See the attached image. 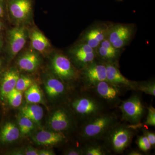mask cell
<instances>
[{"label": "cell", "mask_w": 155, "mask_h": 155, "mask_svg": "<svg viewBox=\"0 0 155 155\" xmlns=\"http://www.w3.org/2000/svg\"><path fill=\"white\" fill-rule=\"evenodd\" d=\"M32 84L33 81L30 78L22 75L19 76L18 78L15 88L17 90L22 92L26 91Z\"/></svg>", "instance_id": "28"}, {"label": "cell", "mask_w": 155, "mask_h": 155, "mask_svg": "<svg viewBox=\"0 0 155 155\" xmlns=\"http://www.w3.org/2000/svg\"><path fill=\"white\" fill-rule=\"evenodd\" d=\"M118 122L116 115L105 112L84 123L81 137L87 142L102 140L108 130Z\"/></svg>", "instance_id": "2"}, {"label": "cell", "mask_w": 155, "mask_h": 155, "mask_svg": "<svg viewBox=\"0 0 155 155\" xmlns=\"http://www.w3.org/2000/svg\"><path fill=\"white\" fill-rule=\"evenodd\" d=\"M29 35L25 25H16L7 33V50L9 56L14 58L23 48Z\"/></svg>", "instance_id": "12"}, {"label": "cell", "mask_w": 155, "mask_h": 155, "mask_svg": "<svg viewBox=\"0 0 155 155\" xmlns=\"http://www.w3.org/2000/svg\"><path fill=\"white\" fill-rule=\"evenodd\" d=\"M66 140L64 133L54 130H41L38 132L33 137V141L38 145H54L64 142Z\"/></svg>", "instance_id": "16"}, {"label": "cell", "mask_w": 155, "mask_h": 155, "mask_svg": "<svg viewBox=\"0 0 155 155\" xmlns=\"http://www.w3.org/2000/svg\"><path fill=\"white\" fill-rule=\"evenodd\" d=\"M136 133V129L131 125L118 122L108 130L102 140L110 153L119 154L129 146Z\"/></svg>", "instance_id": "1"}, {"label": "cell", "mask_w": 155, "mask_h": 155, "mask_svg": "<svg viewBox=\"0 0 155 155\" xmlns=\"http://www.w3.org/2000/svg\"><path fill=\"white\" fill-rule=\"evenodd\" d=\"M81 71L86 89H92L99 82L107 80L105 63L98 58Z\"/></svg>", "instance_id": "10"}, {"label": "cell", "mask_w": 155, "mask_h": 155, "mask_svg": "<svg viewBox=\"0 0 155 155\" xmlns=\"http://www.w3.org/2000/svg\"><path fill=\"white\" fill-rule=\"evenodd\" d=\"M3 40L2 36L0 34V51L2 49V48L3 47Z\"/></svg>", "instance_id": "37"}, {"label": "cell", "mask_w": 155, "mask_h": 155, "mask_svg": "<svg viewBox=\"0 0 155 155\" xmlns=\"http://www.w3.org/2000/svg\"><path fill=\"white\" fill-rule=\"evenodd\" d=\"M39 150L31 147H28L25 150L24 154L26 155H39Z\"/></svg>", "instance_id": "34"}, {"label": "cell", "mask_w": 155, "mask_h": 155, "mask_svg": "<svg viewBox=\"0 0 155 155\" xmlns=\"http://www.w3.org/2000/svg\"><path fill=\"white\" fill-rule=\"evenodd\" d=\"M1 61H0V67H1Z\"/></svg>", "instance_id": "39"}, {"label": "cell", "mask_w": 155, "mask_h": 155, "mask_svg": "<svg viewBox=\"0 0 155 155\" xmlns=\"http://www.w3.org/2000/svg\"><path fill=\"white\" fill-rule=\"evenodd\" d=\"M148 114L146 121L144 125L146 127L154 126L155 125V109L153 106H150L147 108Z\"/></svg>", "instance_id": "30"}, {"label": "cell", "mask_w": 155, "mask_h": 155, "mask_svg": "<svg viewBox=\"0 0 155 155\" xmlns=\"http://www.w3.org/2000/svg\"><path fill=\"white\" fill-rule=\"evenodd\" d=\"M23 116L27 117L33 122L40 123L43 117L44 111L41 106L37 104L25 106L21 109Z\"/></svg>", "instance_id": "22"}, {"label": "cell", "mask_w": 155, "mask_h": 155, "mask_svg": "<svg viewBox=\"0 0 155 155\" xmlns=\"http://www.w3.org/2000/svg\"><path fill=\"white\" fill-rule=\"evenodd\" d=\"M6 97L8 98L10 104L14 107H19L22 102V92L17 90L16 88L9 93Z\"/></svg>", "instance_id": "27"}, {"label": "cell", "mask_w": 155, "mask_h": 155, "mask_svg": "<svg viewBox=\"0 0 155 155\" xmlns=\"http://www.w3.org/2000/svg\"><path fill=\"white\" fill-rule=\"evenodd\" d=\"M143 154L137 150H131L127 155H143Z\"/></svg>", "instance_id": "36"}, {"label": "cell", "mask_w": 155, "mask_h": 155, "mask_svg": "<svg viewBox=\"0 0 155 155\" xmlns=\"http://www.w3.org/2000/svg\"><path fill=\"white\" fill-rule=\"evenodd\" d=\"M136 91L144 93L145 94L155 96V82L153 80L137 82Z\"/></svg>", "instance_id": "25"}, {"label": "cell", "mask_w": 155, "mask_h": 155, "mask_svg": "<svg viewBox=\"0 0 155 155\" xmlns=\"http://www.w3.org/2000/svg\"><path fill=\"white\" fill-rule=\"evenodd\" d=\"M105 63L107 81L122 88L136 91L137 81L125 77L119 69V66L111 63Z\"/></svg>", "instance_id": "13"}, {"label": "cell", "mask_w": 155, "mask_h": 155, "mask_svg": "<svg viewBox=\"0 0 155 155\" xmlns=\"http://www.w3.org/2000/svg\"><path fill=\"white\" fill-rule=\"evenodd\" d=\"M136 30L133 23H112L107 39L117 48L123 49L129 44Z\"/></svg>", "instance_id": "6"}, {"label": "cell", "mask_w": 155, "mask_h": 155, "mask_svg": "<svg viewBox=\"0 0 155 155\" xmlns=\"http://www.w3.org/2000/svg\"><path fill=\"white\" fill-rule=\"evenodd\" d=\"M69 54L70 59L80 70L97 59L96 50L82 42L72 47Z\"/></svg>", "instance_id": "11"}, {"label": "cell", "mask_w": 155, "mask_h": 155, "mask_svg": "<svg viewBox=\"0 0 155 155\" xmlns=\"http://www.w3.org/2000/svg\"><path fill=\"white\" fill-rule=\"evenodd\" d=\"M137 144L140 149L143 152H147L152 148L147 138L144 135L138 137Z\"/></svg>", "instance_id": "29"}, {"label": "cell", "mask_w": 155, "mask_h": 155, "mask_svg": "<svg viewBox=\"0 0 155 155\" xmlns=\"http://www.w3.org/2000/svg\"><path fill=\"white\" fill-rule=\"evenodd\" d=\"M19 125L20 132L23 135L28 134L34 128L33 122L22 115L19 118Z\"/></svg>", "instance_id": "26"}, {"label": "cell", "mask_w": 155, "mask_h": 155, "mask_svg": "<svg viewBox=\"0 0 155 155\" xmlns=\"http://www.w3.org/2000/svg\"><path fill=\"white\" fill-rule=\"evenodd\" d=\"M7 11L16 25L29 24L33 17V0H6Z\"/></svg>", "instance_id": "5"}, {"label": "cell", "mask_w": 155, "mask_h": 155, "mask_svg": "<svg viewBox=\"0 0 155 155\" xmlns=\"http://www.w3.org/2000/svg\"><path fill=\"white\" fill-rule=\"evenodd\" d=\"M28 32L31 45L33 49L38 52L43 53L51 48V44L48 39L37 28H32Z\"/></svg>", "instance_id": "18"}, {"label": "cell", "mask_w": 155, "mask_h": 155, "mask_svg": "<svg viewBox=\"0 0 155 155\" xmlns=\"http://www.w3.org/2000/svg\"><path fill=\"white\" fill-rule=\"evenodd\" d=\"M40 61L38 54L31 50L27 51L20 56L17 64L21 70L26 72H33L39 67Z\"/></svg>", "instance_id": "17"}, {"label": "cell", "mask_w": 155, "mask_h": 155, "mask_svg": "<svg viewBox=\"0 0 155 155\" xmlns=\"http://www.w3.org/2000/svg\"><path fill=\"white\" fill-rule=\"evenodd\" d=\"M87 93L75 98L70 103L72 110L84 122L105 112L107 105L94 93Z\"/></svg>", "instance_id": "3"}, {"label": "cell", "mask_w": 155, "mask_h": 155, "mask_svg": "<svg viewBox=\"0 0 155 155\" xmlns=\"http://www.w3.org/2000/svg\"><path fill=\"white\" fill-rule=\"evenodd\" d=\"M82 149L84 155H107L110 153L104 144L97 143L96 141L87 142Z\"/></svg>", "instance_id": "23"}, {"label": "cell", "mask_w": 155, "mask_h": 155, "mask_svg": "<svg viewBox=\"0 0 155 155\" xmlns=\"http://www.w3.org/2000/svg\"><path fill=\"white\" fill-rule=\"evenodd\" d=\"M118 107L122 113V121L128 122L135 129L141 127L145 108L138 94H133L129 98L121 102Z\"/></svg>", "instance_id": "4"}, {"label": "cell", "mask_w": 155, "mask_h": 155, "mask_svg": "<svg viewBox=\"0 0 155 155\" xmlns=\"http://www.w3.org/2000/svg\"><path fill=\"white\" fill-rule=\"evenodd\" d=\"M19 77V72L15 69H10L5 73L2 81L0 91L2 97H6L9 93L15 88Z\"/></svg>", "instance_id": "19"}, {"label": "cell", "mask_w": 155, "mask_h": 155, "mask_svg": "<svg viewBox=\"0 0 155 155\" xmlns=\"http://www.w3.org/2000/svg\"><path fill=\"white\" fill-rule=\"evenodd\" d=\"M45 87L49 96L53 99L61 97L66 92L64 82L54 77L50 78L47 80Z\"/></svg>", "instance_id": "20"}, {"label": "cell", "mask_w": 155, "mask_h": 155, "mask_svg": "<svg viewBox=\"0 0 155 155\" xmlns=\"http://www.w3.org/2000/svg\"><path fill=\"white\" fill-rule=\"evenodd\" d=\"M118 1H122V0H118Z\"/></svg>", "instance_id": "40"}, {"label": "cell", "mask_w": 155, "mask_h": 155, "mask_svg": "<svg viewBox=\"0 0 155 155\" xmlns=\"http://www.w3.org/2000/svg\"><path fill=\"white\" fill-rule=\"evenodd\" d=\"M72 116L69 112L64 108L56 110L50 118V127L54 131L62 132L70 129L72 127Z\"/></svg>", "instance_id": "15"}, {"label": "cell", "mask_w": 155, "mask_h": 155, "mask_svg": "<svg viewBox=\"0 0 155 155\" xmlns=\"http://www.w3.org/2000/svg\"><path fill=\"white\" fill-rule=\"evenodd\" d=\"M19 130L14 123L8 122L5 124L0 131V140L3 143L15 141L19 136Z\"/></svg>", "instance_id": "21"}, {"label": "cell", "mask_w": 155, "mask_h": 155, "mask_svg": "<svg viewBox=\"0 0 155 155\" xmlns=\"http://www.w3.org/2000/svg\"><path fill=\"white\" fill-rule=\"evenodd\" d=\"M55 155L53 151L51 150H39V155Z\"/></svg>", "instance_id": "35"}, {"label": "cell", "mask_w": 155, "mask_h": 155, "mask_svg": "<svg viewBox=\"0 0 155 155\" xmlns=\"http://www.w3.org/2000/svg\"><path fill=\"white\" fill-rule=\"evenodd\" d=\"M97 58L99 60L106 63L119 65V58L122 52V49L117 48L113 45L106 38L95 49Z\"/></svg>", "instance_id": "14"}, {"label": "cell", "mask_w": 155, "mask_h": 155, "mask_svg": "<svg viewBox=\"0 0 155 155\" xmlns=\"http://www.w3.org/2000/svg\"><path fill=\"white\" fill-rule=\"evenodd\" d=\"M6 11V0H0V18L4 17Z\"/></svg>", "instance_id": "33"}, {"label": "cell", "mask_w": 155, "mask_h": 155, "mask_svg": "<svg viewBox=\"0 0 155 155\" xmlns=\"http://www.w3.org/2000/svg\"><path fill=\"white\" fill-rule=\"evenodd\" d=\"M51 64L54 73L62 81L75 80L80 75V72L73 66L70 59L61 53L54 55Z\"/></svg>", "instance_id": "9"}, {"label": "cell", "mask_w": 155, "mask_h": 155, "mask_svg": "<svg viewBox=\"0 0 155 155\" xmlns=\"http://www.w3.org/2000/svg\"><path fill=\"white\" fill-rule=\"evenodd\" d=\"M25 95L26 101L30 104H37L41 102L42 96L39 87L33 84L25 91Z\"/></svg>", "instance_id": "24"}, {"label": "cell", "mask_w": 155, "mask_h": 155, "mask_svg": "<svg viewBox=\"0 0 155 155\" xmlns=\"http://www.w3.org/2000/svg\"><path fill=\"white\" fill-rule=\"evenodd\" d=\"M122 88L107 81H104L97 84L91 90L107 107L112 108L118 107L121 104Z\"/></svg>", "instance_id": "8"}, {"label": "cell", "mask_w": 155, "mask_h": 155, "mask_svg": "<svg viewBox=\"0 0 155 155\" xmlns=\"http://www.w3.org/2000/svg\"><path fill=\"white\" fill-rule=\"evenodd\" d=\"M64 154L66 155H83V150L82 148H69L64 151Z\"/></svg>", "instance_id": "32"}, {"label": "cell", "mask_w": 155, "mask_h": 155, "mask_svg": "<svg viewBox=\"0 0 155 155\" xmlns=\"http://www.w3.org/2000/svg\"><path fill=\"white\" fill-rule=\"evenodd\" d=\"M112 22H97L90 25L81 35L79 41L95 49L107 37Z\"/></svg>", "instance_id": "7"}, {"label": "cell", "mask_w": 155, "mask_h": 155, "mask_svg": "<svg viewBox=\"0 0 155 155\" xmlns=\"http://www.w3.org/2000/svg\"><path fill=\"white\" fill-rule=\"evenodd\" d=\"M3 27H4V25H3L2 22L0 21V31L2 30Z\"/></svg>", "instance_id": "38"}, {"label": "cell", "mask_w": 155, "mask_h": 155, "mask_svg": "<svg viewBox=\"0 0 155 155\" xmlns=\"http://www.w3.org/2000/svg\"><path fill=\"white\" fill-rule=\"evenodd\" d=\"M143 135L146 137L148 140L149 141L152 148L154 147L155 146V134L146 130V129H142Z\"/></svg>", "instance_id": "31"}]
</instances>
